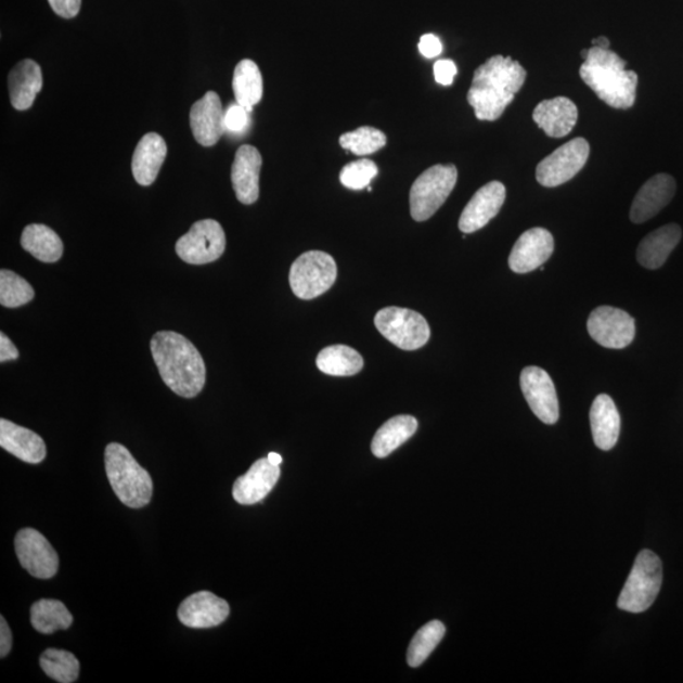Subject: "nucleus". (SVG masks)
<instances>
[{
    "label": "nucleus",
    "mask_w": 683,
    "mask_h": 683,
    "mask_svg": "<svg viewBox=\"0 0 683 683\" xmlns=\"http://www.w3.org/2000/svg\"><path fill=\"white\" fill-rule=\"evenodd\" d=\"M35 298L28 281L10 270L0 271V304L5 308L26 306Z\"/></svg>",
    "instance_id": "nucleus-35"
},
{
    "label": "nucleus",
    "mask_w": 683,
    "mask_h": 683,
    "mask_svg": "<svg viewBox=\"0 0 683 683\" xmlns=\"http://www.w3.org/2000/svg\"><path fill=\"white\" fill-rule=\"evenodd\" d=\"M43 86L40 65L36 61L26 59L15 65L8 76L11 103L17 111H27L34 105L36 96Z\"/></svg>",
    "instance_id": "nucleus-23"
},
{
    "label": "nucleus",
    "mask_w": 683,
    "mask_h": 683,
    "mask_svg": "<svg viewBox=\"0 0 683 683\" xmlns=\"http://www.w3.org/2000/svg\"><path fill=\"white\" fill-rule=\"evenodd\" d=\"M225 249V233L215 219H203L177 242V254L190 265L215 262Z\"/></svg>",
    "instance_id": "nucleus-9"
},
{
    "label": "nucleus",
    "mask_w": 683,
    "mask_h": 683,
    "mask_svg": "<svg viewBox=\"0 0 683 683\" xmlns=\"http://www.w3.org/2000/svg\"><path fill=\"white\" fill-rule=\"evenodd\" d=\"M527 72L511 56H492L478 66L467 93L478 120H498L523 88Z\"/></svg>",
    "instance_id": "nucleus-1"
},
{
    "label": "nucleus",
    "mask_w": 683,
    "mask_h": 683,
    "mask_svg": "<svg viewBox=\"0 0 683 683\" xmlns=\"http://www.w3.org/2000/svg\"><path fill=\"white\" fill-rule=\"evenodd\" d=\"M386 134L374 127H360L339 137L340 147L357 156H368L385 147Z\"/></svg>",
    "instance_id": "nucleus-34"
},
{
    "label": "nucleus",
    "mask_w": 683,
    "mask_h": 683,
    "mask_svg": "<svg viewBox=\"0 0 683 683\" xmlns=\"http://www.w3.org/2000/svg\"><path fill=\"white\" fill-rule=\"evenodd\" d=\"M454 165H435L425 170L410 189V215L416 222H425L436 215L458 182Z\"/></svg>",
    "instance_id": "nucleus-6"
},
{
    "label": "nucleus",
    "mask_w": 683,
    "mask_h": 683,
    "mask_svg": "<svg viewBox=\"0 0 683 683\" xmlns=\"http://www.w3.org/2000/svg\"><path fill=\"white\" fill-rule=\"evenodd\" d=\"M73 615L59 600L42 598L30 607V621L37 632L52 634L73 624Z\"/></svg>",
    "instance_id": "nucleus-31"
},
{
    "label": "nucleus",
    "mask_w": 683,
    "mask_h": 683,
    "mask_svg": "<svg viewBox=\"0 0 683 683\" xmlns=\"http://www.w3.org/2000/svg\"><path fill=\"white\" fill-rule=\"evenodd\" d=\"M336 279V261L322 250H308L296 258L288 275L293 293L302 300L315 299L328 292Z\"/></svg>",
    "instance_id": "nucleus-7"
},
{
    "label": "nucleus",
    "mask_w": 683,
    "mask_h": 683,
    "mask_svg": "<svg viewBox=\"0 0 683 683\" xmlns=\"http://www.w3.org/2000/svg\"><path fill=\"white\" fill-rule=\"evenodd\" d=\"M626 66L618 53L592 46L580 67V76L604 103L613 108L629 109L635 103L637 75Z\"/></svg>",
    "instance_id": "nucleus-3"
},
{
    "label": "nucleus",
    "mask_w": 683,
    "mask_h": 683,
    "mask_svg": "<svg viewBox=\"0 0 683 683\" xmlns=\"http://www.w3.org/2000/svg\"><path fill=\"white\" fill-rule=\"evenodd\" d=\"M435 79L440 86L450 87L453 83L454 76L458 75V66L452 60H438L433 67Z\"/></svg>",
    "instance_id": "nucleus-38"
},
{
    "label": "nucleus",
    "mask_w": 683,
    "mask_h": 683,
    "mask_svg": "<svg viewBox=\"0 0 683 683\" xmlns=\"http://www.w3.org/2000/svg\"><path fill=\"white\" fill-rule=\"evenodd\" d=\"M280 475V467L272 465L268 459L256 461L245 475L235 480L233 499L241 505L260 503L275 488Z\"/></svg>",
    "instance_id": "nucleus-20"
},
{
    "label": "nucleus",
    "mask_w": 683,
    "mask_h": 683,
    "mask_svg": "<svg viewBox=\"0 0 683 683\" xmlns=\"http://www.w3.org/2000/svg\"><path fill=\"white\" fill-rule=\"evenodd\" d=\"M446 634V627L442 621L433 620L425 624L413 637L408 649V665L410 667H420L430 653L437 648L440 641Z\"/></svg>",
    "instance_id": "nucleus-33"
},
{
    "label": "nucleus",
    "mask_w": 683,
    "mask_h": 683,
    "mask_svg": "<svg viewBox=\"0 0 683 683\" xmlns=\"http://www.w3.org/2000/svg\"><path fill=\"white\" fill-rule=\"evenodd\" d=\"M520 386L524 398L538 420L550 425L556 424L559 404L556 387L549 372L537 366L526 368L521 371Z\"/></svg>",
    "instance_id": "nucleus-13"
},
{
    "label": "nucleus",
    "mask_w": 683,
    "mask_h": 683,
    "mask_svg": "<svg viewBox=\"0 0 683 683\" xmlns=\"http://www.w3.org/2000/svg\"><path fill=\"white\" fill-rule=\"evenodd\" d=\"M588 55H589V50H582V52H581L582 59H587Z\"/></svg>",
    "instance_id": "nucleus-45"
},
{
    "label": "nucleus",
    "mask_w": 683,
    "mask_h": 683,
    "mask_svg": "<svg viewBox=\"0 0 683 683\" xmlns=\"http://www.w3.org/2000/svg\"><path fill=\"white\" fill-rule=\"evenodd\" d=\"M268 460L272 463V465L280 466L281 462H283V458L279 453L270 452L268 455Z\"/></svg>",
    "instance_id": "nucleus-44"
},
{
    "label": "nucleus",
    "mask_w": 683,
    "mask_h": 683,
    "mask_svg": "<svg viewBox=\"0 0 683 683\" xmlns=\"http://www.w3.org/2000/svg\"><path fill=\"white\" fill-rule=\"evenodd\" d=\"M592 44L596 46V48L604 49V50H609L610 48V41L607 40V38L604 36L597 37L595 38V40H592Z\"/></svg>",
    "instance_id": "nucleus-43"
},
{
    "label": "nucleus",
    "mask_w": 683,
    "mask_h": 683,
    "mask_svg": "<svg viewBox=\"0 0 683 683\" xmlns=\"http://www.w3.org/2000/svg\"><path fill=\"white\" fill-rule=\"evenodd\" d=\"M167 144L157 133L144 134L137 144L132 158L134 180L142 186L154 184L165 163Z\"/></svg>",
    "instance_id": "nucleus-24"
},
{
    "label": "nucleus",
    "mask_w": 683,
    "mask_h": 683,
    "mask_svg": "<svg viewBox=\"0 0 683 683\" xmlns=\"http://www.w3.org/2000/svg\"><path fill=\"white\" fill-rule=\"evenodd\" d=\"M420 51L424 57H437L443 51V44L436 35L427 34L422 36Z\"/></svg>",
    "instance_id": "nucleus-40"
},
{
    "label": "nucleus",
    "mask_w": 683,
    "mask_h": 683,
    "mask_svg": "<svg viewBox=\"0 0 683 683\" xmlns=\"http://www.w3.org/2000/svg\"><path fill=\"white\" fill-rule=\"evenodd\" d=\"M233 93L235 102L253 112L254 106L261 102L263 94V81L260 68L253 60H242L234 68Z\"/></svg>",
    "instance_id": "nucleus-29"
},
{
    "label": "nucleus",
    "mask_w": 683,
    "mask_h": 683,
    "mask_svg": "<svg viewBox=\"0 0 683 683\" xmlns=\"http://www.w3.org/2000/svg\"><path fill=\"white\" fill-rule=\"evenodd\" d=\"M262 157L250 144H243L235 152L231 180L235 196L242 204H254L260 196Z\"/></svg>",
    "instance_id": "nucleus-18"
},
{
    "label": "nucleus",
    "mask_w": 683,
    "mask_h": 683,
    "mask_svg": "<svg viewBox=\"0 0 683 683\" xmlns=\"http://www.w3.org/2000/svg\"><path fill=\"white\" fill-rule=\"evenodd\" d=\"M662 580V562L656 553L642 551L637 554L632 572L620 592L619 609L634 614L648 610L656 602Z\"/></svg>",
    "instance_id": "nucleus-5"
},
{
    "label": "nucleus",
    "mask_w": 683,
    "mask_h": 683,
    "mask_svg": "<svg viewBox=\"0 0 683 683\" xmlns=\"http://www.w3.org/2000/svg\"><path fill=\"white\" fill-rule=\"evenodd\" d=\"M417 421L412 415H398L387 421L372 439L371 451L377 459H385L415 435Z\"/></svg>",
    "instance_id": "nucleus-27"
},
{
    "label": "nucleus",
    "mask_w": 683,
    "mask_h": 683,
    "mask_svg": "<svg viewBox=\"0 0 683 683\" xmlns=\"http://www.w3.org/2000/svg\"><path fill=\"white\" fill-rule=\"evenodd\" d=\"M378 173L377 166L369 158L357 159L342 169L339 180L347 189L362 190L369 188Z\"/></svg>",
    "instance_id": "nucleus-36"
},
{
    "label": "nucleus",
    "mask_w": 683,
    "mask_h": 683,
    "mask_svg": "<svg viewBox=\"0 0 683 683\" xmlns=\"http://www.w3.org/2000/svg\"><path fill=\"white\" fill-rule=\"evenodd\" d=\"M21 245L38 261L52 263L64 253L63 241L55 231L44 224H29L22 233Z\"/></svg>",
    "instance_id": "nucleus-28"
},
{
    "label": "nucleus",
    "mask_w": 683,
    "mask_h": 683,
    "mask_svg": "<svg viewBox=\"0 0 683 683\" xmlns=\"http://www.w3.org/2000/svg\"><path fill=\"white\" fill-rule=\"evenodd\" d=\"M588 331L600 346L622 349L634 340L635 321L624 310L598 307L589 317Z\"/></svg>",
    "instance_id": "nucleus-11"
},
{
    "label": "nucleus",
    "mask_w": 683,
    "mask_h": 683,
    "mask_svg": "<svg viewBox=\"0 0 683 683\" xmlns=\"http://www.w3.org/2000/svg\"><path fill=\"white\" fill-rule=\"evenodd\" d=\"M52 11L60 17L70 20L80 12L81 0H49Z\"/></svg>",
    "instance_id": "nucleus-39"
},
{
    "label": "nucleus",
    "mask_w": 683,
    "mask_h": 683,
    "mask_svg": "<svg viewBox=\"0 0 683 683\" xmlns=\"http://www.w3.org/2000/svg\"><path fill=\"white\" fill-rule=\"evenodd\" d=\"M506 189L500 181H491L478 189L463 209L460 217V231L468 234L480 231L499 215L505 203Z\"/></svg>",
    "instance_id": "nucleus-15"
},
{
    "label": "nucleus",
    "mask_w": 683,
    "mask_h": 683,
    "mask_svg": "<svg viewBox=\"0 0 683 683\" xmlns=\"http://www.w3.org/2000/svg\"><path fill=\"white\" fill-rule=\"evenodd\" d=\"M14 545L20 564L36 579L49 580L57 574V553L40 531L33 528L20 530Z\"/></svg>",
    "instance_id": "nucleus-12"
},
{
    "label": "nucleus",
    "mask_w": 683,
    "mask_h": 683,
    "mask_svg": "<svg viewBox=\"0 0 683 683\" xmlns=\"http://www.w3.org/2000/svg\"><path fill=\"white\" fill-rule=\"evenodd\" d=\"M12 632L8 627L5 618H0V657L4 658L10 655L12 649Z\"/></svg>",
    "instance_id": "nucleus-42"
},
{
    "label": "nucleus",
    "mask_w": 683,
    "mask_h": 683,
    "mask_svg": "<svg viewBox=\"0 0 683 683\" xmlns=\"http://www.w3.org/2000/svg\"><path fill=\"white\" fill-rule=\"evenodd\" d=\"M375 325L387 340L404 351H415L427 345L430 338L428 322L422 314L410 309H382L377 311Z\"/></svg>",
    "instance_id": "nucleus-8"
},
{
    "label": "nucleus",
    "mask_w": 683,
    "mask_h": 683,
    "mask_svg": "<svg viewBox=\"0 0 683 683\" xmlns=\"http://www.w3.org/2000/svg\"><path fill=\"white\" fill-rule=\"evenodd\" d=\"M151 353L159 375L182 398H195L205 385L207 369L199 351L177 332H157L151 339Z\"/></svg>",
    "instance_id": "nucleus-2"
},
{
    "label": "nucleus",
    "mask_w": 683,
    "mask_h": 683,
    "mask_svg": "<svg viewBox=\"0 0 683 683\" xmlns=\"http://www.w3.org/2000/svg\"><path fill=\"white\" fill-rule=\"evenodd\" d=\"M554 250V240L551 232L544 228H531L524 232L515 242L508 268L515 273H529L550 260Z\"/></svg>",
    "instance_id": "nucleus-14"
},
{
    "label": "nucleus",
    "mask_w": 683,
    "mask_h": 683,
    "mask_svg": "<svg viewBox=\"0 0 683 683\" xmlns=\"http://www.w3.org/2000/svg\"><path fill=\"white\" fill-rule=\"evenodd\" d=\"M104 461L106 476L121 503L132 508L150 504L154 482L147 471L140 466L125 446L119 443L106 446Z\"/></svg>",
    "instance_id": "nucleus-4"
},
{
    "label": "nucleus",
    "mask_w": 683,
    "mask_h": 683,
    "mask_svg": "<svg viewBox=\"0 0 683 683\" xmlns=\"http://www.w3.org/2000/svg\"><path fill=\"white\" fill-rule=\"evenodd\" d=\"M682 237L679 224H667L658 228L644 237L636 249V260L643 268L657 270L662 268L672 250L678 247Z\"/></svg>",
    "instance_id": "nucleus-26"
},
{
    "label": "nucleus",
    "mask_w": 683,
    "mask_h": 683,
    "mask_svg": "<svg viewBox=\"0 0 683 683\" xmlns=\"http://www.w3.org/2000/svg\"><path fill=\"white\" fill-rule=\"evenodd\" d=\"M190 127L194 139L204 147H211L225 132L224 109L215 91H208L190 109Z\"/></svg>",
    "instance_id": "nucleus-17"
},
{
    "label": "nucleus",
    "mask_w": 683,
    "mask_h": 683,
    "mask_svg": "<svg viewBox=\"0 0 683 683\" xmlns=\"http://www.w3.org/2000/svg\"><path fill=\"white\" fill-rule=\"evenodd\" d=\"M592 437L600 450L610 451L618 443L620 415L609 395L602 394L592 402L590 410Z\"/></svg>",
    "instance_id": "nucleus-25"
},
{
    "label": "nucleus",
    "mask_w": 683,
    "mask_h": 683,
    "mask_svg": "<svg viewBox=\"0 0 683 683\" xmlns=\"http://www.w3.org/2000/svg\"><path fill=\"white\" fill-rule=\"evenodd\" d=\"M18 356L17 347L12 344V340L4 333H0V362L17 360Z\"/></svg>",
    "instance_id": "nucleus-41"
},
{
    "label": "nucleus",
    "mask_w": 683,
    "mask_h": 683,
    "mask_svg": "<svg viewBox=\"0 0 683 683\" xmlns=\"http://www.w3.org/2000/svg\"><path fill=\"white\" fill-rule=\"evenodd\" d=\"M0 447L33 465L41 463L48 453L44 440L37 433L7 420L0 421Z\"/></svg>",
    "instance_id": "nucleus-22"
},
{
    "label": "nucleus",
    "mask_w": 683,
    "mask_h": 683,
    "mask_svg": "<svg viewBox=\"0 0 683 683\" xmlns=\"http://www.w3.org/2000/svg\"><path fill=\"white\" fill-rule=\"evenodd\" d=\"M42 671L60 683L78 681L80 663L73 653L55 648L46 649L40 657Z\"/></svg>",
    "instance_id": "nucleus-32"
},
{
    "label": "nucleus",
    "mask_w": 683,
    "mask_h": 683,
    "mask_svg": "<svg viewBox=\"0 0 683 683\" xmlns=\"http://www.w3.org/2000/svg\"><path fill=\"white\" fill-rule=\"evenodd\" d=\"M675 181L671 175L658 173L641 188L630 208V220L635 224L647 222L671 203Z\"/></svg>",
    "instance_id": "nucleus-19"
},
{
    "label": "nucleus",
    "mask_w": 683,
    "mask_h": 683,
    "mask_svg": "<svg viewBox=\"0 0 683 683\" xmlns=\"http://www.w3.org/2000/svg\"><path fill=\"white\" fill-rule=\"evenodd\" d=\"M589 155L590 144L582 137L567 142L539 163L536 172L539 184L545 188L565 184L582 170Z\"/></svg>",
    "instance_id": "nucleus-10"
},
{
    "label": "nucleus",
    "mask_w": 683,
    "mask_h": 683,
    "mask_svg": "<svg viewBox=\"0 0 683 683\" xmlns=\"http://www.w3.org/2000/svg\"><path fill=\"white\" fill-rule=\"evenodd\" d=\"M317 368L331 376H353L363 369L362 356L356 349L336 345L322 349L317 357Z\"/></svg>",
    "instance_id": "nucleus-30"
},
{
    "label": "nucleus",
    "mask_w": 683,
    "mask_h": 683,
    "mask_svg": "<svg viewBox=\"0 0 683 683\" xmlns=\"http://www.w3.org/2000/svg\"><path fill=\"white\" fill-rule=\"evenodd\" d=\"M230 611V605L225 600L209 591H201L180 604L178 618L188 628L207 629L222 624Z\"/></svg>",
    "instance_id": "nucleus-16"
},
{
    "label": "nucleus",
    "mask_w": 683,
    "mask_h": 683,
    "mask_svg": "<svg viewBox=\"0 0 683 683\" xmlns=\"http://www.w3.org/2000/svg\"><path fill=\"white\" fill-rule=\"evenodd\" d=\"M249 112L237 102L232 103L224 111L225 131L242 133L249 125Z\"/></svg>",
    "instance_id": "nucleus-37"
},
{
    "label": "nucleus",
    "mask_w": 683,
    "mask_h": 683,
    "mask_svg": "<svg viewBox=\"0 0 683 683\" xmlns=\"http://www.w3.org/2000/svg\"><path fill=\"white\" fill-rule=\"evenodd\" d=\"M579 119L576 104L566 96H557L543 101L536 106L533 120L546 136L562 139L571 133Z\"/></svg>",
    "instance_id": "nucleus-21"
}]
</instances>
